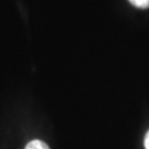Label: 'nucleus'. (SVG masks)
<instances>
[{
	"instance_id": "obj_1",
	"label": "nucleus",
	"mask_w": 149,
	"mask_h": 149,
	"mask_svg": "<svg viewBox=\"0 0 149 149\" xmlns=\"http://www.w3.org/2000/svg\"><path fill=\"white\" fill-rule=\"evenodd\" d=\"M24 149H50L49 146L45 143H43L41 140H32L26 146Z\"/></svg>"
},
{
	"instance_id": "obj_3",
	"label": "nucleus",
	"mask_w": 149,
	"mask_h": 149,
	"mask_svg": "<svg viewBox=\"0 0 149 149\" xmlns=\"http://www.w3.org/2000/svg\"><path fill=\"white\" fill-rule=\"evenodd\" d=\"M145 148L146 149H149V132L146 134V136H145Z\"/></svg>"
},
{
	"instance_id": "obj_2",
	"label": "nucleus",
	"mask_w": 149,
	"mask_h": 149,
	"mask_svg": "<svg viewBox=\"0 0 149 149\" xmlns=\"http://www.w3.org/2000/svg\"><path fill=\"white\" fill-rule=\"evenodd\" d=\"M129 2L137 8H141V9L149 8V0H129Z\"/></svg>"
}]
</instances>
